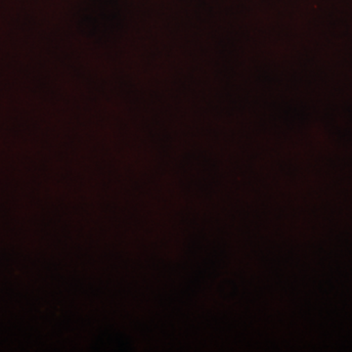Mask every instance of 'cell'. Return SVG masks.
<instances>
[]
</instances>
